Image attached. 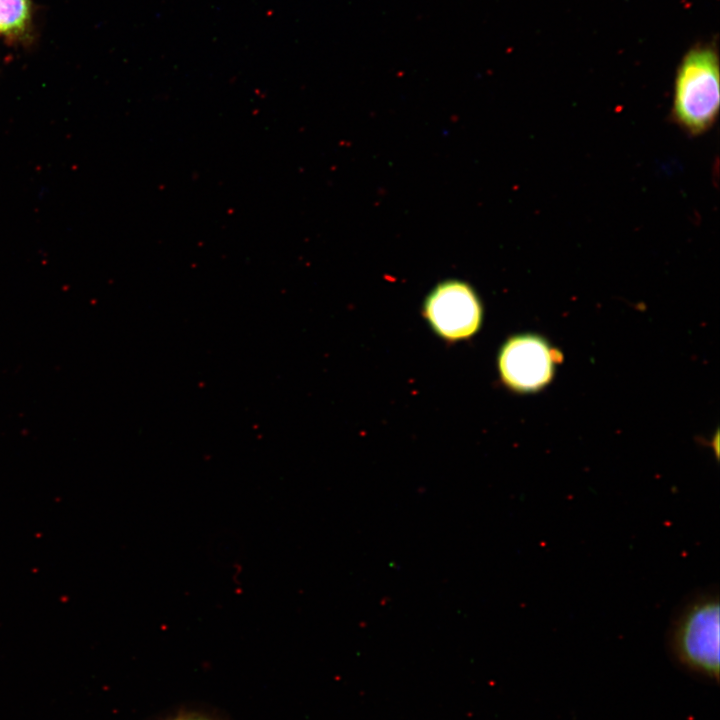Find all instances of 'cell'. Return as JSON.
Returning <instances> with one entry per match:
<instances>
[{
	"mask_svg": "<svg viewBox=\"0 0 720 720\" xmlns=\"http://www.w3.org/2000/svg\"><path fill=\"white\" fill-rule=\"evenodd\" d=\"M719 609L717 587L693 592L675 609L668 631L674 657L715 679L719 676Z\"/></svg>",
	"mask_w": 720,
	"mask_h": 720,
	"instance_id": "obj_1",
	"label": "cell"
},
{
	"mask_svg": "<svg viewBox=\"0 0 720 720\" xmlns=\"http://www.w3.org/2000/svg\"><path fill=\"white\" fill-rule=\"evenodd\" d=\"M720 109V70L711 46H696L683 57L674 82L671 119L689 136L715 124Z\"/></svg>",
	"mask_w": 720,
	"mask_h": 720,
	"instance_id": "obj_2",
	"label": "cell"
},
{
	"mask_svg": "<svg viewBox=\"0 0 720 720\" xmlns=\"http://www.w3.org/2000/svg\"><path fill=\"white\" fill-rule=\"evenodd\" d=\"M423 315L441 338L460 341L475 335L482 323L483 309L474 289L461 280H445L427 295Z\"/></svg>",
	"mask_w": 720,
	"mask_h": 720,
	"instance_id": "obj_3",
	"label": "cell"
},
{
	"mask_svg": "<svg viewBox=\"0 0 720 720\" xmlns=\"http://www.w3.org/2000/svg\"><path fill=\"white\" fill-rule=\"evenodd\" d=\"M558 352L535 335H518L502 346L498 368L506 386L518 392H531L548 384L553 376Z\"/></svg>",
	"mask_w": 720,
	"mask_h": 720,
	"instance_id": "obj_4",
	"label": "cell"
},
{
	"mask_svg": "<svg viewBox=\"0 0 720 720\" xmlns=\"http://www.w3.org/2000/svg\"><path fill=\"white\" fill-rule=\"evenodd\" d=\"M30 21V0H0V35L19 38L26 33Z\"/></svg>",
	"mask_w": 720,
	"mask_h": 720,
	"instance_id": "obj_5",
	"label": "cell"
},
{
	"mask_svg": "<svg viewBox=\"0 0 720 720\" xmlns=\"http://www.w3.org/2000/svg\"><path fill=\"white\" fill-rule=\"evenodd\" d=\"M165 720H214V719H212L204 714L187 712V713H180L178 715L172 716Z\"/></svg>",
	"mask_w": 720,
	"mask_h": 720,
	"instance_id": "obj_6",
	"label": "cell"
}]
</instances>
